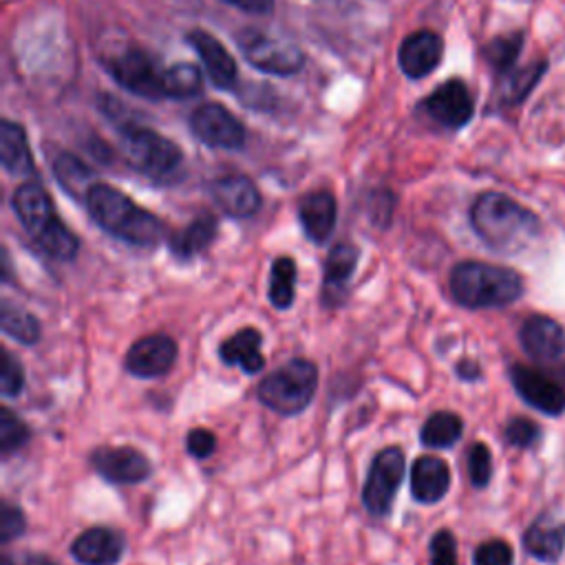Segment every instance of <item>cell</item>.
Instances as JSON below:
<instances>
[{"mask_svg":"<svg viewBox=\"0 0 565 565\" xmlns=\"http://www.w3.org/2000/svg\"><path fill=\"white\" fill-rule=\"evenodd\" d=\"M11 205L18 221L22 223V227L29 232L31 238H38L57 218L49 192L35 181H26L18 185L13 192Z\"/></svg>","mask_w":565,"mask_h":565,"instance_id":"18","label":"cell"},{"mask_svg":"<svg viewBox=\"0 0 565 565\" xmlns=\"http://www.w3.org/2000/svg\"><path fill=\"white\" fill-rule=\"evenodd\" d=\"M24 565H57V563L46 554H31Z\"/></svg>","mask_w":565,"mask_h":565,"instance_id":"45","label":"cell"},{"mask_svg":"<svg viewBox=\"0 0 565 565\" xmlns=\"http://www.w3.org/2000/svg\"><path fill=\"white\" fill-rule=\"evenodd\" d=\"M84 203L90 218L104 232L130 245L152 247L163 236V225L154 214L139 207L130 196L108 183H93Z\"/></svg>","mask_w":565,"mask_h":565,"instance_id":"2","label":"cell"},{"mask_svg":"<svg viewBox=\"0 0 565 565\" xmlns=\"http://www.w3.org/2000/svg\"><path fill=\"white\" fill-rule=\"evenodd\" d=\"M463 422L452 411H437L433 413L419 433V439L426 448H450L461 439Z\"/></svg>","mask_w":565,"mask_h":565,"instance_id":"27","label":"cell"},{"mask_svg":"<svg viewBox=\"0 0 565 565\" xmlns=\"http://www.w3.org/2000/svg\"><path fill=\"white\" fill-rule=\"evenodd\" d=\"M523 547L536 561L556 563L565 550V521L552 514L536 516L523 534Z\"/></svg>","mask_w":565,"mask_h":565,"instance_id":"22","label":"cell"},{"mask_svg":"<svg viewBox=\"0 0 565 565\" xmlns=\"http://www.w3.org/2000/svg\"><path fill=\"white\" fill-rule=\"evenodd\" d=\"M177 342L166 333H150L139 338L126 353L124 366L135 377H161L177 362Z\"/></svg>","mask_w":565,"mask_h":565,"instance_id":"14","label":"cell"},{"mask_svg":"<svg viewBox=\"0 0 565 565\" xmlns=\"http://www.w3.org/2000/svg\"><path fill=\"white\" fill-rule=\"evenodd\" d=\"M455 371H457V375H459L461 380H466V382H475V380L481 377V366H479L475 360H461Z\"/></svg>","mask_w":565,"mask_h":565,"instance_id":"44","label":"cell"},{"mask_svg":"<svg viewBox=\"0 0 565 565\" xmlns=\"http://www.w3.org/2000/svg\"><path fill=\"white\" fill-rule=\"evenodd\" d=\"M519 340L527 358L543 369L565 364V329L550 316H530L519 329Z\"/></svg>","mask_w":565,"mask_h":565,"instance_id":"8","label":"cell"},{"mask_svg":"<svg viewBox=\"0 0 565 565\" xmlns=\"http://www.w3.org/2000/svg\"><path fill=\"white\" fill-rule=\"evenodd\" d=\"M468 477L475 488H486L492 479V455L483 441H475L468 450Z\"/></svg>","mask_w":565,"mask_h":565,"instance_id":"37","label":"cell"},{"mask_svg":"<svg viewBox=\"0 0 565 565\" xmlns=\"http://www.w3.org/2000/svg\"><path fill=\"white\" fill-rule=\"evenodd\" d=\"M2 565H11V558H9V556H2Z\"/></svg>","mask_w":565,"mask_h":565,"instance_id":"46","label":"cell"},{"mask_svg":"<svg viewBox=\"0 0 565 565\" xmlns=\"http://www.w3.org/2000/svg\"><path fill=\"white\" fill-rule=\"evenodd\" d=\"M188 42L199 53L201 64L216 88H232L236 82V62L227 49L207 31L194 29L188 33Z\"/></svg>","mask_w":565,"mask_h":565,"instance_id":"19","label":"cell"},{"mask_svg":"<svg viewBox=\"0 0 565 565\" xmlns=\"http://www.w3.org/2000/svg\"><path fill=\"white\" fill-rule=\"evenodd\" d=\"M216 236V218L212 214H199L192 223H188L181 232H177L170 238V252L181 258L188 260L196 254H201Z\"/></svg>","mask_w":565,"mask_h":565,"instance_id":"26","label":"cell"},{"mask_svg":"<svg viewBox=\"0 0 565 565\" xmlns=\"http://www.w3.org/2000/svg\"><path fill=\"white\" fill-rule=\"evenodd\" d=\"M26 530V519L24 512L18 505L2 503L0 508V541L9 543L18 539Z\"/></svg>","mask_w":565,"mask_h":565,"instance_id":"41","label":"cell"},{"mask_svg":"<svg viewBox=\"0 0 565 565\" xmlns=\"http://www.w3.org/2000/svg\"><path fill=\"white\" fill-rule=\"evenodd\" d=\"M38 243V247L55 258V260H73L79 252V241L77 236L60 221L55 218L38 238H33Z\"/></svg>","mask_w":565,"mask_h":565,"instance_id":"33","label":"cell"},{"mask_svg":"<svg viewBox=\"0 0 565 565\" xmlns=\"http://www.w3.org/2000/svg\"><path fill=\"white\" fill-rule=\"evenodd\" d=\"M185 446H188V452L194 457V459H205L214 452L216 448V437L212 430L207 428H192L188 433V439H185Z\"/></svg>","mask_w":565,"mask_h":565,"instance_id":"42","label":"cell"},{"mask_svg":"<svg viewBox=\"0 0 565 565\" xmlns=\"http://www.w3.org/2000/svg\"><path fill=\"white\" fill-rule=\"evenodd\" d=\"M404 470H406V461H404V452L397 446H388L382 448L366 472V481L362 488V501L364 508L373 514V516H384L388 514L393 499L402 486L404 479Z\"/></svg>","mask_w":565,"mask_h":565,"instance_id":"6","label":"cell"},{"mask_svg":"<svg viewBox=\"0 0 565 565\" xmlns=\"http://www.w3.org/2000/svg\"><path fill=\"white\" fill-rule=\"evenodd\" d=\"M0 161L13 177H33L35 163L26 141V132L20 124L4 119L0 124Z\"/></svg>","mask_w":565,"mask_h":565,"instance_id":"24","label":"cell"},{"mask_svg":"<svg viewBox=\"0 0 565 565\" xmlns=\"http://www.w3.org/2000/svg\"><path fill=\"white\" fill-rule=\"evenodd\" d=\"M119 146L124 161L135 172L157 181L172 177L181 163L179 146H174L168 137L143 126L124 128Z\"/></svg>","mask_w":565,"mask_h":565,"instance_id":"5","label":"cell"},{"mask_svg":"<svg viewBox=\"0 0 565 565\" xmlns=\"http://www.w3.org/2000/svg\"><path fill=\"white\" fill-rule=\"evenodd\" d=\"M358 258H360V249L351 243H338L335 247H331L329 256L324 258V267H322V300L327 302L329 296H333L331 305H338V294H344L347 282L351 280L355 267H358Z\"/></svg>","mask_w":565,"mask_h":565,"instance_id":"25","label":"cell"},{"mask_svg":"<svg viewBox=\"0 0 565 565\" xmlns=\"http://www.w3.org/2000/svg\"><path fill=\"white\" fill-rule=\"evenodd\" d=\"M0 324L9 338H13L26 347H31L40 340V320L33 313H29L26 309H22L9 300H2Z\"/></svg>","mask_w":565,"mask_h":565,"instance_id":"30","label":"cell"},{"mask_svg":"<svg viewBox=\"0 0 565 565\" xmlns=\"http://www.w3.org/2000/svg\"><path fill=\"white\" fill-rule=\"evenodd\" d=\"M190 128L192 132L212 148L234 150L241 148L245 141V128L243 124L221 104H201L190 115Z\"/></svg>","mask_w":565,"mask_h":565,"instance_id":"11","label":"cell"},{"mask_svg":"<svg viewBox=\"0 0 565 565\" xmlns=\"http://www.w3.org/2000/svg\"><path fill=\"white\" fill-rule=\"evenodd\" d=\"M53 172L57 183L75 199H86V192L90 190V170L73 154L62 152L55 163H53Z\"/></svg>","mask_w":565,"mask_h":565,"instance_id":"32","label":"cell"},{"mask_svg":"<svg viewBox=\"0 0 565 565\" xmlns=\"http://www.w3.org/2000/svg\"><path fill=\"white\" fill-rule=\"evenodd\" d=\"M450 488V468L435 455H422L411 468V494L419 503H437Z\"/></svg>","mask_w":565,"mask_h":565,"instance_id":"21","label":"cell"},{"mask_svg":"<svg viewBox=\"0 0 565 565\" xmlns=\"http://www.w3.org/2000/svg\"><path fill=\"white\" fill-rule=\"evenodd\" d=\"M510 382L519 397L532 408L550 417H556L565 411V386L550 373L527 364H512Z\"/></svg>","mask_w":565,"mask_h":565,"instance_id":"9","label":"cell"},{"mask_svg":"<svg viewBox=\"0 0 565 565\" xmlns=\"http://www.w3.org/2000/svg\"><path fill=\"white\" fill-rule=\"evenodd\" d=\"M448 287L452 298L466 309H499L523 296L519 271L483 260H461L452 267Z\"/></svg>","mask_w":565,"mask_h":565,"instance_id":"3","label":"cell"},{"mask_svg":"<svg viewBox=\"0 0 565 565\" xmlns=\"http://www.w3.org/2000/svg\"><path fill=\"white\" fill-rule=\"evenodd\" d=\"M296 263L289 256H280L274 260L269 271V302L276 309H289L294 302L296 287Z\"/></svg>","mask_w":565,"mask_h":565,"instance_id":"31","label":"cell"},{"mask_svg":"<svg viewBox=\"0 0 565 565\" xmlns=\"http://www.w3.org/2000/svg\"><path fill=\"white\" fill-rule=\"evenodd\" d=\"M24 388V366L9 351L2 349V371H0V393L2 397H18Z\"/></svg>","mask_w":565,"mask_h":565,"instance_id":"38","label":"cell"},{"mask_svg":"<svg viewBox=\"0 0 565 565\" xmlns=\"http://www.w3.org/2000/svg\"><path fill=\"white\" fill-rule=\"evenodd\" d=\"M318 388V369L313 362L296 358L271 371L258 384V399L269 411L291 417L309 406Z\"/></svg>","mask_w":565,"mask_h":565,"instance_id":"4","label":"cell"},{"mask_svg":"<svg viewBox=\"0 0 565 565\" xmlns=\"http://www.w3.org/2000/svg\"><path fill=\"white\" fill-rule=\"evenodd\" d=\"M422 110L435 124L457 130L472 119L475 99L461 79H448L422 102Z\"/></svg>","mask_w":565,"mask_h":565,"instance_id":"13","label":"cell"},{"mask_svg":"<svg viewBox=\"0 0 565 565\" xmlns=\"http://www.w3.org/2000/svg\"><path fill=\"white\" fill-rule=\"evenodd\" d=\"M512 563H514V552L501 539H490L481 543L472 556V565H512Z\"/></svg>","mask_w":565,"mask_h":565,"instance_id":"39","label":"cell"},{"mask_svg":"<svg viewBox=\"0 0 565 565\" xmlns=\"http://www.w3.org/2000/svg\"><path fill=\"white\" fill-rule=\"evenodd\" d=\"M223 2H230L234 7H238L241 11H247V13H269L271 7H274V0H223Z\"/></svg>","mask_w":565,"mask_h":565,"instance_id":"43","label":"cell"},{"mask_svg":"<svg viewBox=\"0 0 565 565\" xmlns=\"http://www.w3.org/2000/svg\"><path fill=\"white\" fill-rule=\"evenodd\" d=\"M545 68H547V62L545 60H536V62H530L523 68L508 71L505 79L501 84V102L508 104V106L521 104L532 93L536 82L543 77Z\"/></svg>","mask_w":565,"mask_h":565,"instance_id":"29","label":"cell"},{"mask_svg":"<svg viewBox=\"0 0 565 565\" xmlns=\"http://www.w3.org/2000/svg\"><path fill=\"white\" fill-rule=\"evenodd\" d=\"M214 203L232 218H247L260 210V192L245 174H225L210 185Z\"/></svg>","mask_w":565,"mask_h":565,"instance_id":"16","label":"cell"},{"mask_svg":"<svg viewBox=\"0 0 565 565\" xmlns=\"http://www.w3.org/2000/svg\"><path fill=\"white\" fill-rule=\"evenodd\" d=\"M335 216L338 205L333 194L327 190L309 192L298 203V218L305 230V236L316 245H322L331 236L335 227Z\"/></svg>","mask_w":565,"mask_h":565,"instance_id":"20","label":"cell"},{"mask_svg":"<svg viewBox=\"0 0 565 565\" xmlns=\"http://www.w3.org/2000/svg\"><path fill=\"white\" fill-rule=\"evenodd\" d=\"M201 84H203V75H201L199 66H194L190 62H177V64L163 68L161 95L185 99V97L196 95L201 90Z\"/></svg>","mask_w":565,"mask_h":565,"instance_id":"28","label":"cell"},{"mask_svg":"<svg viewBox=\"0 0 565 565\" xmlns=\"http://www.w3.org/2000/svg\"><path fill=\"white\" fill-rule=\"evenodd\" d=\"M503 437L514 448H534L541 439V428L530 417H512L503 428Z\"/></svg>","mask_w":565,"mask_h":565,"instance_id":"36","label":"cell"},{"mask_svg":"<svg viewBox=\"0 0 565 565\" xmlns=\"http://www.w3.org/2000/svg\"><path fill=\"white\" fill-rule=\"evenodd\" d=\"M263 335L254 327H245L223 340L218 355L227 366H238L243 373H258L265 366V358L260 353Z\"/></svg>","mask_w":565,"mask_h":565,"instance_id":"23","label":"cell"},{"mask_svg":"<svg viewBox=\"0 0 565 565\" xmlns=\"http://www.w3.org/2000/svg\"><path fill=\"white\" fill-rule=\"evenodd\" d=\"M126 552V539L110 527H88L71 543V556L82 565H117Z\"/></svg>","mask_w":565,"mask_h":565,"instance_id":"17","label":"cell"},{"mask_svg":"<svg viewBox=\"0 0 565 565\" xmlns=\"http://www.w3.org/2000/svg\"><path fill=\"white\" fill-rule=\"evenodd\" d=\"M31 439V430L29 426L11 411V408H2L0 411V450L4 457L18 452L26 441Z\"/></svg>","mask_w":565,"mask_h":565,"instance_id":"35","label":"cell"},{"mask_svg":"<svg viewBox=\"0 0 565 565\" xmlns=\"http://www.w3.org/2000/svg\"><path fill=\"white\" fill-rule=\"evenodd\" d=\"M238 44L245 60L265 73L294 75L305 64V53L294 42L282 38L249 31L238 38Z\"/></svg>","mask_w":565,"mask_h":565,"instance_id":"7","label":"cell"},{"mask_svg":"<svg viewBox=\"0 0 565 565\" xmlns=\"http://www.w3.org/2000/svg\"><path fill=\"white\" fill-rule=\"evenodd\" d=\"M108 68H110V75L124 88H128L141 97H150V99L163 97L161 95V75H163L166 66H161L146 51L128 49V51L119 53L115 60H110Z\"/></svg>","mask_w":565,"mask_h":565,"instance_id":"10","label":"cell"},{"mask_svg":"<svg viewBox=\"0 0 565 565\" xmlns=\"http://www.w3.org/2000/svg\"><path fill=\"white\" fill-rule=\"evenodd\" d=\"M93 470L110 483H139L152 472L150 459L132 446H102L90 452Z\"/></svg>","mask_w":565,"mask_h":565,"instance_id":"12","label":"cell"},{"mask_svg":"<svg viewBox=\"0 0 565 565\" xmlns=\"http://www.w3.org/2000/svg\"><path fill=\"white\" fill-rule=\"evenodd\" d=\"M430 565H459L457 541L450 530H437L430 539Z\"/></svg>","mask_w":565,"mask_h":565,"instance_id":"40","label":"cell"},{"mask_svg":"<svg viewBox=\"0 0 565 565\" xmlns=\"http://www.w3.org/2000/svg\"><path fill=\"white\" fill-rule=\"evenodd\" d=\"M523 49V33H512V35H501L490 40L483 46V57L486 62L499 71V73H508L512 71L519 53Z\"/></svg>","mask_w":565,"mask_h":565,"instance_id":"34","label":"cell"},{"mask_svg":"<svg viewBox=\"0 0 565 565\" xmlns=\"http://www.w3.org/2000/svg\"><path fill=\"white\" fill-rule=\"evenodd\" d=\"M470 225L494 252L516 254L541 234L539 216L503 192H483L470 207Z\"/></svg>","mask_w":565,"mask_h":565,"instance_id":"1","label":"cell"},{"mask_svg":"<svg viewBox=\"0 0 565 565\" xmlns=\"http://www.w3.org/2000/svg\"><path fill=\"white\" fill-rule=\"evenodd\" d=\"M441 55H444L441 38L430 29H422L402 40L397 51V62L406 77L419 79L430 75L439 66Z\"/></svg>","mask_w":565,"mask_h":565,"instance_id":"15","label":"cell"}]
</instances>
